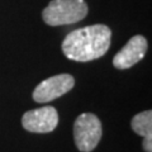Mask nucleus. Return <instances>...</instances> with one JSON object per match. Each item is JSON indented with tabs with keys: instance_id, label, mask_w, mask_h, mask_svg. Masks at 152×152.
I'll return each instance as SVG.
<instances>
[{
	"instance_id": "obj_6",
	"label": "nucleus",
	"mask_w": 152,
	"mask_h": 152,
	"mask_svg": "<svg viewBox=\"0 0 152 152\" xmlns=\"http://www.w3.org/2000/svg\"><path fill=\"white\" fill-rule=\"evenodd\" d=\"M148 45L143 36H134L132 37L127 45L114 56L113 65L118 70H127L131 69L132 66L138 64L143 58Z\"/></svg>"
},
{
	"instance_id": "obj_1",
	"label": "nucleus",
	"mask_w": 152,
	"mask_h": 152,
	"mask_svg": "<svg viewBox=\"0 0 152 152\" xmlns=\"http://www.w3.org/2000/svg\"><path fill=\"white\" fill-rule=\"evenodd\" d=\"M112 31L105 24H94L70 32L62 42V52L77 62L96 60L107 53L110 46Z\"/></svg>"
},
{
	"instance_id": "obj_2",
	"label": "nucleus",
	"mask_w": 152,
	"mask_h": 152,
	"mask_svg": "<svg viewBox=\"0 0 152 152\" xmlns=\"http://www.w3.org/2000/svg\"><path fill=\"white\" fill-rule=\"evenodd\" d=\"M86 15L88 5L84 0H52L42 13L45 23L52 27L74 24Z\"/></svg>"
},
{
	"instance_id": "obj_7",
	"label": "nucleus",
	"mask_w": 152,
	"mask_h": 152,
	"mask_svg": "<svg viewBox=\"0 0 152 152\" xmlns=\"http://www.w3.org/2000/svg\"><path fill=\"white\" fill-rule=\"evenodd\" d=\"M132 129L137 134L143 137V150L146 152L152 151V112L145 110L136 114L131 122Z\"/></svg>"
},
{
	"instance_id": "obj_5",
	"label": "nucleus",
	"mask_w": 152,
	"mask_h": 152,
	"mask_svg": "<svg viewBox=\"0 0 152 152\" xmlns=\"http://www.w3.org/2000/svg\"><path fill=\"white\" fill-rule=\"evenodd\" d=\"M23 128L32 133H50L58 124V114L53 107H42L26 112L22 117Z\"/></svg>"
},
{
	"instance_id": "obj_4",
	"label": "nucleus",
	"mask_w": 152,
	"mask_h": 152,
	"mask_svg": "<svg viewBox=\"0 0 152 152\" xmlns=\"http://www.w3.org/2000/svg\"><path fill=\"white\" fill-rule=\"evenodd\" d=\"M75 85V79L69 74L55 75L43 80L33 91V99L37 103H48L69 93Z\"/></svg>"
},
{
	"instance_id": "obj_3",
	"label": "nucleus",
	"mask_w": 152,
	"mask_h": 152,
	"mask_svg": "<svg viewBox=\"0 0 152 152\" xmlns=\"http://www.w3.org/2000/svg\"><path fill=\"white\" fill-rule=\"evenodd\" d=\"M102 122L93 113H83L74 123V140L81 152H91L100 142Z\"/></svg>"
}]
</instances>
